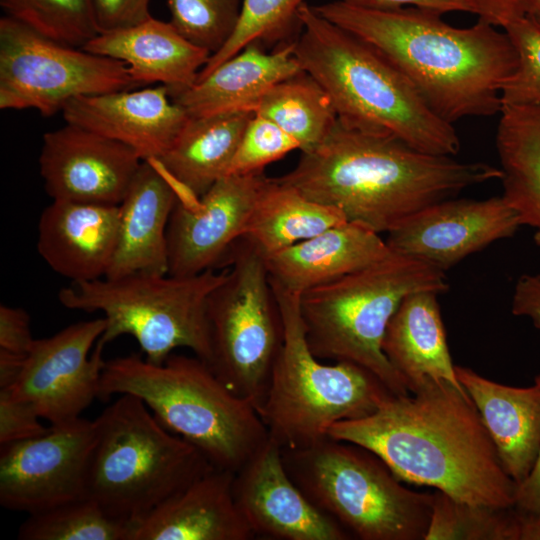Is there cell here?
<instances>
[{"label":"cell","instance_id":"1","mask_svg":"<svg viewBox=\"0 0 540 540\" xmlns=\"http://www.w3.org/2000/svg\"><path fill=\"white\" fill-rule=\"evenodd\" d=\"M327 436L371 451L402 482L473 505L515 507L518 484L468 393L449 382L392 395L366 417L333 424Z\"/></svg>","mask_w":540,"mask_h":540},{"label":"cell","instance_id":"2","mask_svg":"<svg viewBox=\"0 0 540 540\" xmlns=\"http://www.w3.org/2000/svg\"><path fill=\"white\" fill-rule=\"evenodd\" d=\"M313 8L381 53L445 122L500 113L502 90L518 65L505 30L482 19L454 27L418 7L373 10L338 0Z\"/></svg>","mask_w":540,"mask_h":540},{"label":"cell","instance_id":"3","mask_svg":"<svg viewBox=\"0 0 540 540\" xmlns=\"http://www.w3.org/2000/svg\"><path fill=\"white\" fill-rule=\"evenodd\" d=\"M502 176L490 164L423 152L396 136L365 132L337 119L325 140L302 153L277 180L380 234L428 206Z\"/></svg>","mask_w":540,"mask_h":540},{"label":"cell","instance_id":"4","mask_svg":"<svg viewBox=\"0 0 540 540\" xmlns=\"http://www.w3.org/2000/svg\"><path fill=\"white\" fill-rule=\"evenodd\" d=\"M294 55L331 99L338 119L365 132L396 136L411 147L454 157V126L434 114L410 81L371 45L304 3Z\"/></svg>","mask_w":540,"mask_h":540},{"label":"cell","instance_id":"5","mask_svg":"<svg viewBox=\"0 0 540 540\" xmlns=\"http://www.w3.org/2000/svg\"><path fill=\"white\" fill-rule=\"evenodd\" d=\"M130 394L170 432L218 469L239 471L268 441L256 407L233 393L197 356L171 354L161 364L139 354L105 360L99 398Z\"/></svg>","mask_w":540,"mask_h":540},{"label":"cell","instance_id":"6","mask_svg":"<svg viewBox=\"0 0 540 540\" xmlns=\"http://www.w3.org/2000/svg\"><path fill=\"white\" fill-rule=\"evenodd\" d=\"M448 287L445 272L391 250L370 266L300 295L308 346L319 360L356 363L376 375L393 394H409L382 349L387 326L409 294H441Z\"/></svg>","mask_w":540,"mask_h":540},{"label":"cell","instance_id":"7","mask_svg":"<svg viewBox=\"0 0 540 540\" xmlns=\"http://www.w3.org/2000/svg\"><path fill=\"white\" fill-rule=\"evenodd\" d=\"M270 282L282 318L283 343L256 409L282 449L301 448L326 437L337 422L372 414L395 394L356 363L319 360L306 340L300 295Z\"/></svg>","mask_w":540,"mask_h":540},{"label":"cell","instance_id":"8","mask_svg":"<svg viewBox=\"0 0 540 540\" xmlns=\"http://www.w3.org/2000/svg\"><path fill=\"white\" fill-rule=\"evenodd\" d=\"M96 420L98 436L86 497L134 526L214 468L195 446L167 430L133 395L121 394Z\"/></svg>","mask_w":540,"mask_h":540},{"label":"cell","instance_id":"9","mask_svg":"<svg viewBox=\"0 0 540 540\" xmlns=\"http://www.w3.org/2000/svg\"><path fill=\"white\" fill-rule=\"evenodd\" d=\"M282 458L306 497L351 537L424 540L432 493L405 487L366 448L326 436L301 448L282 449Z\"/></svg>","mask_w":540,"mask_h":540},{"label":"cell","instance_id":"10","mask_svg":"<svg viewBox=\"0 0 540 540\" xmlns=\"http://www.w3.org/2000/svg\"><path fill=\"white\" fill-rule=\"evenodd\" d=\"M213 269L190 276L135 273L119 278L71 282L58 293L71 310L100 311L104 346L122 335L135 338L145 359L163 363L179 347L206 364L211 358L207 302L226 278Z\"/></svg>","mask_w":540,"mask_h":540},{"label":"cell","instance_id":"11","mask_svg":"<svg viewBox=\"0 0 540 540\" xmlns=\"http://www.w3.org/2000/svg\"><path fill=\"white\" fill-rule=\"evenodd\" d=\"M225 280L207 302V364L236 395L259 406L283 343V324L265 258L243 237L230 248Z\"/></svg>","mask_w":540,"mask_h":540},{"label":"cell","instance_id":"12","mask_svg":"<svg viewBox=\"0 0 540 540\" xmlns=\"http://www.w3.org/2000/svg\"><path fill=\"white\" fill-rule=\"evenodd\" d=\"M136 87L125 63L55 42L1 17V109H35L50 117L73 98Z\"/></svg>","mask_w":540,"mask_h":540},{"label":"cell","instance_id":"13","mask_svg":"<svg viewBox=\"0 0 540 540\" xmlns=\"http://www.w3.org/2000/svg\"><path fill=\"white\" fill-rule=\"evenodd\" d=\"M97 436V420L79 417L0 446L1 506L33 514L86 497Z\"/></svg>","mask_w":540,"mask_h":540},{"label":"cell","instance_id":"14","mask_svg":"<svg viewBox=\"0 0 540 540\" xmlns=\"http://www.w3.org/2000/svg\"><path fill=\"white\" fill-rule=\"evenodd\" d=\"M105 327L102 317L35 339L18 381L7 391L51 425L79 418L99 398L105 346L98 340Z\"/></svg>","mask_w":540,"mask_h":540},{"label":"cell","instance_id":"15","mask_svg":"<svg viewBox=\"0 0 540 540\" xmlns=\"http://www.w3.org/2000/svg\"><path fill=\"white\" fill-rule=\"evenodd\" d=\"M268 177L227 174L195 201L178 199L169 219L168 274L190 276L222 262L244 231Z\"/></svg>","mask_w":540,"mask_h":540},{"label":"cell","instance_id":"16","mask_svg":"<svg viewBox=\"0 0 540 540\" xmlns=\"http://www.w3.org/2000/svg\"><path fill=\"white\" fill-rule=\"evenodd\" d=\"M522 225L503 196L484 200L450 198L409 216L387 234L395 252L445 272L491 243L512 236Z\"/></svg>","mask_w":540,"mask_h":540},{"label":"cell","instance_id":"17","mask_svg":"<svg viewBox=\"0 0 540 540\" xmlns=\"http://www.w3.org/2000/svg\"><path fill=\"white\" fill-rule=\"evenodd\" d=\"M142 161L127 145L66 123L43 135L39 167L53 200L119 205Z\"/></svg>","mask_w":540,"mask_h":540},{"label":"cell","instance_id":"18","mask_svg":"<svg viewBox=\"0 0 540 540\" xmlns=\"http://www.w3.org/2000/svg\"><path fill=\"white\" fill-rule=\"evenodd\" d=\"M236 503L255 538L349 540L350 534L318 509L285 469L281 446L271 437L235 473Z\"/></svg>","mask_w":540,"mask_h":540},{"label":"cell","instance_id":"19","mask_svg":"<svg viewBox=\"0 0 540 540\" xmlns=\"http://www.w3.org/2000/svg\"><path fill=\"white\" fill-rule=\"evenodd\" d=\"M76 124L132 148L143 160H158L189 118L164 85L79 96L62 108Z\"/></svg>","mask_w":540,"mask_h":540},{"label":"cell","instance_id":"20","mask_svg":"<svg viewBox=\"0 0 540 540\" xmlns=\"http://www.w3.org/2000/svg\"><path fill=\"white\" fill-rule=\"evenodd\" d=\"M119 216V205L53 200L39 220L37 250L71 282L104 278L116 248Z\"/></svg>","mask_w":540,"mask_h":540},{"label":"cell","instance_id":"21","mask_svg":"<svg viewBox=\"0 0 540 540\" xmlns=\"http://www.w3.org/2000/svg\"><path fill=\"white\" fill-rule=\"evenodd\" d=\"M234 478L212 468L137 522L131 540L255 539L236 503Z\"/></svg>","mask_w":540,"mask_h":540},{"label":"cell","instance_id":"22","mask_svg":"<svg viewBox=\"0 0 540 540\" xmlns=\"http://www.w3.org/2000/svg\"><path fill=\"white\" fill-rule=\"evenodd\" d=\"M178 193L152 160L142 161L119 204L116 248L105 278L169 271L167 228Z\"/></svg>","mask_w":540,"mask_h":540},{"label":"cell","instance_id":"23","mask_svg":"<svg viewBox=\"0 0 540 540\" xmlns=\"http://www.w3.org/2000/svg\"><path fill=\"white\" fill-rule=\"evenodd\" d=\"M82 49L125 63L138 86L159 83L170 95L194 85L211 56L169 21L154 17L129 28L100 33Z\"/></svg>","mask_w":540,"mask_h":540},{"label":"cell","instance_id":"24","mask_svg":"<svg viewBox=\"0 0 540 540\" xmlns=\"http://www.w3.org/2000/svg\"><path fill=\"white\" fill-rule=\"evenodd\" d=\"M458 381L477 408L506 473L519 485L540 450V384L512 387L455 365Z\"/></svg>","mask_w":540,"mask_h":540},{"label":"cell","instance_id":"25","mask_svg":"<svg viewBox=\"0 0 540 540\" xmlns=\"http://www.w3.org/2000/svg\"><path fill=\"white\" fill-rule=\"evenodd\" d=\"M391 249L379 233L346 221L265 259L270 279L301 295L381 260Z\"/></svg>","mask_w":540,"mask_h":540},{"label":"cell","instance_id":"26","mask_svg":"<svg viewBox=\"0 0 540 540\" xmlns=\"http://www.w3.org/2000/svg\"><path fill=\"white\" fill-rule=\"evenodd\" d=\"M293 41L265 52L250 44L191 87L171 95L190 117L249 110L277 83L303 73Z\"/></svg>","mask_w":540,"mask_h":540},{"label":"cell","instance_id":"27","mask_svg":"<svg viewBox=\"0 0 540 540\" xmlns=\"http://www.w3.org/2000/svg\"><path fill=\"white\" fill-rule=\"evenodd\" d=\"M438 294L418 291L406 296L384 335L383 352L410 393L439 381L465 390L457 379L449 353Z\"/></svg>","mask_w":540,"mask_h":540},{"label":"cell","instance_id":"28","mask_svg":"<svg viewBox=\"0 0 540 540\" xmlns=\"http://www.w3.org/2000/svg\"><path fill=\"white\" fill-rule=\"evenodd\" d=\"M253 115L237 110L189 116L169 149L152 160L173 183L180 200H197L227 174Z\"/></svg>","mask_w":540,"mask_h":540},{"label":"cell","instance_id":"29","mask_svg":"<svg viewBox=\"0 0 540 540\" xmlns=\"http://www.w3.org/2000/svg\"><path fill=\"white\" fill-rule=\"evenodd\" d=\"M346 221L338 209L303 196L277 178H268L243 238L267 259Z\"/></svg>","mask_w":540,"mask_h":540},{"label":"cell","instance_id":"30","mask_svg":"<svg viewBox=\"0 0 540 540\" xmlns=\"http://www.w3.org/2000/svg\"><path fill=\"white\" fill-rule=\"evenodd\" d=\"M496 147L503 197L522 225L540 230V105L503 106Z\"/></svg>","mask_w":540,"mask_h":540},{"label":"cell","instance_id":"31","mask_svg":"<svg viewBox=\"0 0 540 540\" xmlns=\"http://www.w3.org/2000/svg\"><path fill=\"white\" fill-rule=\"evenodd\" d=\"M251 111L290 135L302 153L319 146L338 119L326 91L305 72L268 89Z\"/></svg>","mask_w":540,"mask_h":540},{"label":"cell","instance_id":"32","mask_svg":"<svg viewBox=\"0 0 540 540\" xmlns=\"http://www.w3.org/2000/svg\"><path fill=\"white\" fill-rule=\"evenodd\" d=\"M134 524L107 513L84 497L29 514L20 525V540H131Z\"/></svg>","mask_w":540,"mask_h":540},{"label":"cell","instance_id":"33","mask_svg":"<svg viewBox=\"0 0 540 540\" xmlns=\"http://www.w3.org/2000/svg\"><path fill=\"white\" fill-rule=\"evenodd\" d=\"M424 540H519L515 508L458 501L436 490Z\"/></svg>","mask_w":540,"mask_h":540},{"label":"cell","instance_id":"34","mask_svg":"<svg viewBox=\"0 0 540 540\" xmlns=\"http://www.w3.org/2000/svg\"><path fill=\"white\" fill-rule=\"evenodd\" d=\"M5 15L55 42L82 48L99 34L92 0H0Z\"/></svg>","mask_w":540,"mask_h":540},{"label":"cell","instance_id":"35","mask_svg":"<svg viewBox=\"0 0 540 540\" xmlns=\"http://www.w3.org/2000/svg\"><path fill=\"white\" fill-rule=\"evenodd\" d=\"M306 0H243L236 29L223 47L212 54L197 81L246 46L274 42L301 30L299 10Z\"/></svg>","mask_w":540,"mask_h":540},{"label":"cell","instance_id":"36","mask_svg":"<svg viewBox=\"0 0 540 540\" xmlns=\"http://www.w3.org/2000/svg\"><path fill=\"white\" fill-rule=\"evenodd\" d=\"M169 22L193 44L212 54L234 33L243 0H167Z\"/></svg>","mask_w":540,"mask_h":540},{"label":"cell","instance_id":"37","mask_svg":"<svg viewBox=\"0 0 540 540\" xmlns=\"http://www.w3.org/2000/svg\"><path fill=\"white\" fill-rule=\"evenodd\" d=\"M504 30L517 51L518 65L502 90V107L540 105V28L525 16Z\"/></svg>","mask_w":540,"mask_h":540},{"label":"cell","instance_id":"38","mask_svg":"<svg viewBox=\"0 0 540 540\" xmlns=\"http://www.w3.org/2000/svg\"><path fill=\"white\" fill-rule=\"evenodd\" d=\"M299 149V144L265 117L254 114L249 121L227 174H248ZM226 174V175H227Z\"/></svg>","mask_w":540,"mask_h":540},{"label":"cell","instance_id":"39","mask_svg":"<svg viewBox=\"0 0 540 540\" xmlns=\"http://www.w3.org/2000/svg\"><path fill=\"white\" fill-rule=\"evenodd\" d=\"M34 408L0 390V446L34 438L48 432Z\"/></svg>","mask_w":540,"mask_h":540},{"label":"cell","instance_id":"40","mask_svg":"<svg viewBox=\"0 0 540 540\" xmlns=\"http://www.w3.org/2000/svg\"><path fill=\"white\" fill-rule=\"evenodd\" d=\"M151 0H92L100 33L138 25L152 17Z\"/></svg>","mask_w":540,"mask_h":540},{"label":"cell","instance_id":"41","mask_svg":"<svg viewBox=\"0 0 540 540\" xmlns=\"http://www.w3.org/2000/svg\"><path fill=\"white\" fill-rule=\"evenodd\" d=\"M35 339L29 314L22 308L0 306V349L26 355Z\"/></svg>","mask_w":540,"mask_h":540},{"label":"cell","instance_id":"42","mask_svg":"<svg viewBox=\"0 0 540 540\" xmlns=\"http://www.w3.org/2000/svg\"><path fill=\"white\" fill-rule=\"evenodd\" d=\"M472 13L496 27L527 16L537 0H465Z\"/></svg>","mask_w":540,"mask_h":540},{"label":"cell","instance_id":"43","mask_svg":"<svg viewBox=\"0 0 540 540\" xmlns=\"http://www.w3.org/2000/svg\"><path fill=\"white\" fill-rule=\"evenodd\" d=\"M511 311L528 317L540 330V274H523L515 285Z\"/></svg>","mask_w":540,"mask_h":540},{"label":"cell","instance_id":"44","mask_svg":"<svg viewBox=\"0 0 540 540\" xmlns=\"http://www.w3.org/2000/svg\"><path fill=\"white\" fill-rule=\"evenodd\" d=\"M353 6L373 10H395L403 7H418L437 11L441 14L450 12H469L472 9L465 0H343Z\"/></svg>","mask_w":540,"mask_h":540},{"label":"cell","instance_id":"45","mask_svg":"<svg viewBox=\"0 0 540 540\" xmlns=\"http://www.w3.org/2000/svg\"><path fill=\"white\" fill-rule=\"evenodd\" d=\"M534 380L540 384V375ZM514 508L526 513H540V450L531 473L518 485Z\"/></svg>","mask_w":540,"mask_h":540},{"label":"cell","instance_id":"46","mask_svg":"<svg viewBox=\"0 0 540 540\" xmlns=\"http://www.w3.org/2000/svg\"><path fill=\"white\" fill-rule=\"evenodd\" d=\"M26 355L0 349V390L14 387L22 373Z\"/></svg>","mask_w":540,"mask_h":540},{"label":"cell","instance_id":"47","mask_svg":"<svg viewBox=\"0 0 540 540\" xmlns=\"http://www.w3.org/2000/svg\"><path fill=\"white\" fill-rule=\"evenodd\" d=\"M516 516L519 540H540V513H526L516 510Z\"/></svg>","mask_w":540,"mask_h":540},{"label":"cell","instance_id":"48","mask_svg":"<svg viewBox=\"0 0 540 540\" xmlns=\"http://www.w3.org/2000/svg\"><path fill=\"white\" fill-rule=\"evenodd\" d=\"M527 16L540 28V0H537Z\"/></svg>","mask_w":540,"mask_h":540},{"label":"cell","instance_id":"49","mask_svg":"<svg viewBox=\"0 0 540 540\" xmlns=\"http://www.w3.org/2000/svg\"><path fill=\"white\" fill-rule=\"evenodd\" d=\"M534 241L538 246H540V230H537V232L535 233Z\"/></svg>","mask_w":540,"mask_h":540}]
</instances>
